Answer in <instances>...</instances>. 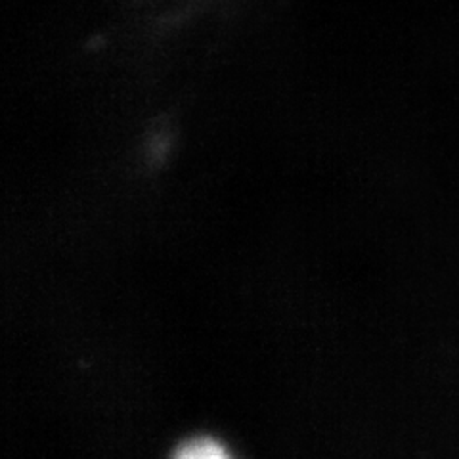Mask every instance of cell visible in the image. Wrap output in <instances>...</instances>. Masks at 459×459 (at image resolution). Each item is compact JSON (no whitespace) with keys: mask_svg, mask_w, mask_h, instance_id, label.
I'll return each mask as SVG.
<instances>
[{"mask_svg":"<svg viewBox=\"0 0 459 459\" xmlns=\"http://www.w3.org/2000/svg\"><path fill=\"white\" fill-rule=\"evenodd\" d=\"M177 455L184 459H219L226 455V450L219 442H214L211 438H195L190 442H184Z\"/></svg>","mask_w":459,"mask_h":459,"instance_id":"obj_1","label":"cell"}]
</instances>
